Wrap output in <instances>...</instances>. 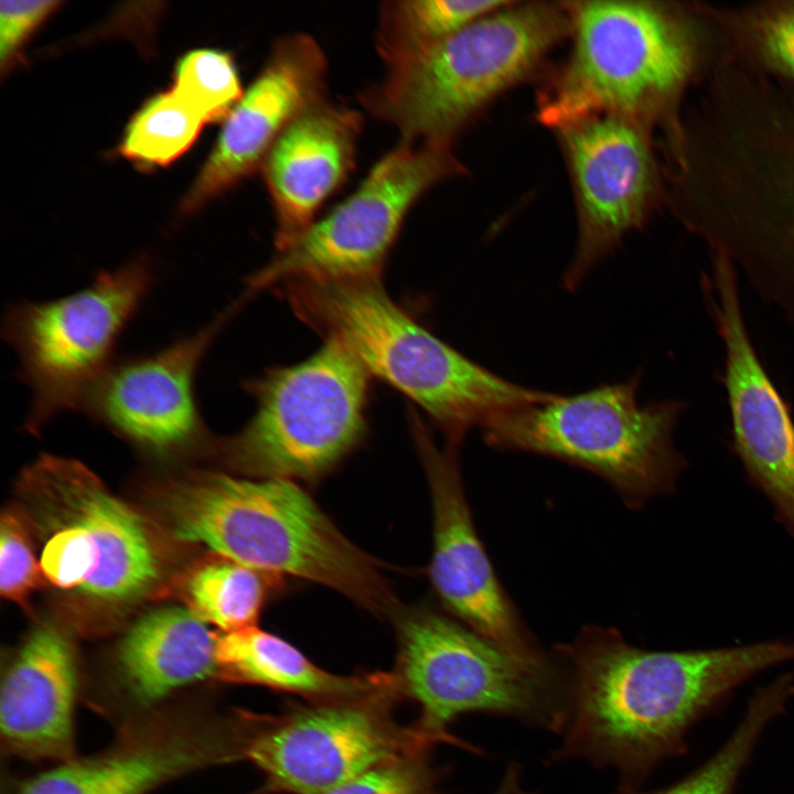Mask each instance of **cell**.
I'll list each match as a JSON object with an SVG mask.
<instances>
[{
	"label": "cell",
	"mask_w": 794,
	"mask_h": 794,
	"mask_svg": "<svg viewBox=\"0 0 794 794\" xmlns=\"http://www.w3.org/2000/svg\"><path fill=\"white\" fill-rule=\"evenodd\" d=\"M217 677L300 694L324 701L390 696L395 674L340 676L310 662L287 641L257 626L218 636Z\"/></svg>",
	"instance_id": "22"
},
{
	"label": "cell",
	"mask_w": 794,
	"mask_h": 794,
	"mask_svg": "<svg viewBox=\"0 0 794 794\" xmlns=\"http://www.w3.org/2000/svg\"><path fill=\"white\" fill-rule=\"evenodd\" d=\"M761 40L769 57L794 75V7L770 14L761 26Z\"/></svg>",
	"instance_id": "31"
},
{
	"label": "cell",
	"mask_w": 794,
	"mask_h": 794,
	"mask_svg": "<svg viewBox=\"0 0 794 794\" xmlns=\"http://www.w3.org/2000/svg\"><path fill=\"white\" fill-rule=\"evenodd\" d=\"M393 620L398 690L419 704L417 727L433 742H457L448 726L470 712L507 716L561 731L566 680L551 659H521L455 618L431 609H400Z\"/></svg>",
	"instance_id": "6"
},
{
	"label": "cell",
	"mask_w": 794,
	"mask_h": 794,
	"mask_svg": "<svg viewBox=\"0 0 794 794\" xmlns=\"http://www.w3.org/2000/svg\"><path fill=\"white\" fill-rule=\"evenodd\" d=\"M77 664L73 646L58 629L43 625L25 640L1 686L2 747L26 760L75 757L73 710Z\"/></svg>",
	"instance_id": "20"
},
{
	"label": "cell",
	"mask_w": 794,
	"mask_h": 794,
	"mask_svg": "<svg viewBox=\"0 0 794 794\" xmlns=\"http://www.w3.org/2000/svg\"><path fill=\"white\" fill-rule=\"evenodd\" d=\"M154 282L148 257L97 273L85 288L46 301L12 303L2 336L18 356V377L31 393L25 427L40 430L76 410L117 358V342Z\"/></svg>",
	"instance_id": "10"
},
{
	"label": "cell",
	"mask_w": 794,
	"mask_h": 794,
	"mask_svg": "<svg viewBox=\"0 0 794 794\" xmlns=\"http://www.w3.org/2000/svg\"><path fill=\"white\" fill-rule=\"evenodd\" d=\"M194 709L148 713L109 748L31 780L20 794H147L196 771L244 759L247 729Z\"/></svg>",
	"instance_id": "15"
},
{
	"label": "cell",
	"mask_w": 794,
	"mask_h": 794,
	"mask_svg": "<svg viewBox=\"0 0 794 794\" xmlns=\"http://www.w3.org/2000/svg\"><path fill=\"white\" fill-rule=\"evenodd\" d=\"M43 576L28 530L19 516L9 512L0 528V591L18 604L25 605Z\"/></svg>",
	"instance_id": "28"
},
{
	"label": "cell",
	"mask_w": 794,
	"mask_h": 794,
	"mask_svg": "<svg viewBox=\"0 0 794 794\" xmlns=\"http://www.w3.org/2000/svg\"><path fill=\"white\" fill-rule=\"evenodd\" d=\"M324 701L248 732L244 759L269 791L319 794L367 771L415 758L433 741L395 723L383 698Z\"/></svg>",
	"instance_id": "12"
},
{
	"label": "cell",
	"mask_w": 794,
	"mask_h": 794,
	"mask_svg": "<svg viewBox=\"0 0 794 794\" xmlns=\"http://www.w3.org/2000/svg\"><path fill=\"white\" fill-rule=\"evenodd\" d=\"M363 117L324 98L299 115L266 154L260 171L276 219L277 251L316 219L354 168Z\"/></svg>",
	"instance_id": "19"
},
{
	"label": "cell",
	"mask_w": 794,
	"mask_h": 794,
	"mask_svg": "<svg viewBox=\"0 0 794 794\" xmlns=\"http://www.w3.org/2000/svg\"><path fill=\"white\" fill-rule=\"evenodd\" d=\"M326 56L314 37L293 33L278 39L259 74L224 119L184 210L194 211L260 169L286 128L326 98Z\"/></svg>",
	"instance_id": "18"
},
{
	"label": "cell",
	"mask_w": 794,
	"mask_h": 794,
	"mask_svg": "<svg viewBox=\"0 0 794 794\" xmlns=\"http://www.w3.org/2000/svg\"><path fill=\"white\" fill-rule=\"evenodd\" d=\"M701 292L725 347L723 384L732 449L750 483L771 504L776 522L794 539V419L763 367L744 322L738 273L716 251Z\"/></svg>",
	"instance_id": "13"
},
{
	"label": "cell",
	"mask_w": 794,
	"mask_h": 794,
	"mask_svg": "<svg viewBox=\"0 0 794 794\" xmlns=\"http://www.w3.org/2000/svg\"><path fill=\"white\" fill-rule=\"evenodd\" d=\"M205 124L172 88L150 98L132 117L119 151L142 165H167L193 144Z\"/></svg>",
	"instance_id": "26"
},
{
	"label": "cell",
	"mask_w": 794,
	"mask_h": 794,
	"mask_svg": "<svg viewBox=\"0 0 794 794\" xmlns=\"http://www.w3.org/2000/svg\"><path fill=\"white\" fill-rule=\"evenodd\" d=\"M218 636L191 609L148 612L127 632L117 651L116 699L143 709L174 690L218 673Z\"/></svg>",
	"instance_id": "21"
},
{
	"label": "cell",
	"mask_w": 794,
	"mask_h": 794,
	"mask_svg": "<svg viewBox=\"0 0 794 794\" xmlns=\"http://www.w3.org/2000/svg\"><path fill=\"white\" fill-rule=\"evenodd\" d=\"M571 32L567 3L512 2L415 56L358 94L401 141L451 144L494 97L526 77Z\"/></svg>",
	"instance_id": "4"
},
{
	"label": "cell",
	"mask_w": 794,
	"mask_h": 794,
	"mask_svg": "<svg viewBox=\"0 0 794 794\" xmlns=\"http://www.w3.org/2000/svg\"><path fill=\"white\" fill-rule=\"evenodd\" d=\"M557 655L565 664L567 704L562 741L550 760L614 768L623 787L637 790L658 763L686 751L695 723L750 678L792 661V648L774 639L650 651L615 629L591 625L557 645Z\"/></svg>",
	"instance_id": "1"
},
{
	"label": "cell",
	"mask_w": 794,
	"mask_h": 794,
	"mask_svg": "<svg viewBox=\"0 0 794 794\" xmlns=\"http://www.w3.org/2000/svg\"><path fill=\"white\" fill-rule=\"evenodd\" d=\"M794 697V676L783 674L757 689L730 738L704 764L664 788L640 792L622 787L615 794H733L739 775L750 760L764 728Z\"/></svg>",
	"instance_id": "24"
},
{
	"label": "cell",
	"mask_w": 794,
	"mask_h": 794,
	"mask_svg": "<svg viewBox=\"0 0 794 794\" xmlns=\"http://www.w3.org/2000/svg\"><path fill=\"white\" fill-rule=\"evenodd\" d=\"M264 576L226 558L206 564L187 579L190 609L226 633L255 626L267 593Z\"/></svg>",
	"instance_id": "25"
},
{
	"label": "cell",
	"mask_w": 794,
	"mask_h": 794,
	"mask_svg": "<svg viewBox=\"0 0 794 794\" xmlns=\"http://www.w3.org/2000/svg\"><path fill=\"white\" fill-rule=\"evenodd\" d=\"M512 2L394 0L382 4L376 47L387 67L401 63Z\"/></svg>",
	"instance_id": "23"
},
{
	"label": "cell",
	"mask_w": 794,
	"mask_h": 794,
	"mask_svg": "<svg viewBox=\"0 0 794 794\" xmlns=\"http://www.w3.org/2000/svg\"><path fill=\"white\" fill-rule=\"evenodd\" d=\"M60 1L0 2V69L2 75L18 61L24 44L58 9Z\"/></svg>",
	"instance_id": "30"
},
{
	"label": "cell",
	"mask_w": 794,
	"mask_h": 794,
	"mask_svg": "<svg viewBox=\"0 0 794 794\" xmlns=\"http://www.w3.org/2000/svg\"><path fill=\"white\" fill-rule=\"evenodd\" d=\"M172 88L206 124L225 119L244 93L232 55L214 49L185 54L176 64Z\"/></svg>",
	"instance_id": "27"
},
{
	"label": "cell",
	"mask_w": 794,
	"mask_h": 794,
	"mask_svg": "<svg viewBox=\"0 0 794 794\" xmlns=\"http://www.w3.org/2000/svg\"><path fill=\"white\" fill-rule=\"evenodd\" d=\"M463 173L451 144L400 140L354 192L251 275L248 290L296 279L379 278L414 205L433 185Z\"/></svg>",
	"instance_id": "11"
},
{
	"label": "cell",
	"mask_w": 794,
	"mask_h": 794,
	"mask_svg": "<svg viewBox=\"0 0 794 794\" xmlns=\"http://www.w3.org/2000/svg\"><path fill=\"white\" fill-rule=\"evenodd\" d=\"M162 508L181 540L262 573L323 584L377 616L400 610L379 562L292 480L206 473L170 487Z\"/></svg>",
	"instance_id": "2"
},
{
	"label": "cell",
	"mask_w": 794,
	"mask_h": 794,
	"mask_svg": "<svg viewBox=\"0 0 794 794\" xmlns=\"http://www.w3.org/2000/svg\"><path fill=\"white\" fill-rule=\"evenodd\" d=\"M432 505L429 577L460 622L512 655L532 663L549 656L524 624L501 584L474 526L460 474L458 449L440 450L425 428L415 430Z\"/></svg>",
	"instance_id": "14"
},
{
	"label": "cell",
	"mask_w": 794,
	"mask_h": 794,
	"mask_svg": "<svg viewBox=\"0 0 794 794\" xmlns=\"http://www.w3.org/2000/svg\"><path fill=\"white\" fill-rule=\"evenodd\" d=\"M639 378L502 411L483 426L487 446L536 453L604 480L633 509L675 491L688 462L676 448L686 409L677 399L639 401Z\"/></svg>",
	"instance_id": "5"
},
{
	"label": "cell",
	"mask_w": 794,
	"mask_h": 794,
	"mask_svg": "<svg viewBox=\"0 0 794 794\" xmlns=\"http://www.w3.org/2000/svg\"><path fill=\"white\" fill-rule=\"evenodd\" d=\"M44 534L40 566L60 589L104 604L132 602L160 576L143 518L77 461L43 455L24 475Z\"/></svg>",
	"instance_id": "9"
},
{
	"label": "cell",
	"mask_w": 794,
	"mask_h": 794,
	"mask_svg": "<svg viewBox=\"0 0 794 794\" xmlns=\"http://www.w3.org/2000/svg\"><path fill=\"white\" fill-rule=\"evenodd\" d=\"M243 300L159 351L116 358L76 410L152 452L192 446L205 436L195 394L200 364Z\"/></svg>",
	"instance_id": "17"
},
{
	"label": "cell",
	"mask_w": 794,
	"mask_h": 794,
	"mask_svg": "<svg viewBox=\"0 0 794 794\" xmlns=\"http://www.w3.org/2000/svg\"><path fill=\"white\" fill-rule=\"evenodd\" d=\"M493 794H533L523 785L521 766L509 763Z\"/></svg>",
	"instance_id": "32"
},
{
	"label": "cell",
	"mask_w": 794,
	"mask_h": 794,
	"mask_svg": "<svg viewBox=\"0 0 794 794\" xmlns=\"http://www.w3.org/2000/svg\"><path fill=\"white\" fill-rule=\"evenodd\" d=\"M369 375L346 347L325 340L307 360L248 380L256 409L224 441L226 458L258 479H318L362 440Z\"/></svg>",
	"instance_id": "7"
},
{
	"label": "cell",
	"mask_w": 794,
	"mask_h": 794,
	"mask_svg": "<svg viewBox=\"0 0 794 794\" xmlns=\"http://www.w3.org/2000/svg\"><path fill=\"white\" fill-rule=\"evenodd\" d=\"M791 647H792V661H794V642L791 643Z\"/></svg>",
	"instance_id": "33"
},
{
	"label": "cell",
	"mask_w": 794,
	"mask_h": 794,
	"mask_svg": "<svg viewBox=\"0 0 794 794\" xmlns=\"http://www.w3.org/2000/svg\"><path fill=\"white\" fill-rule=\"evenodd\" d=\"M282 285L299 319L411 399L447 444L459 447L466 432L491 417L551 396L492 373L437 337L387 294L379 278Z\"/></svg>",
	"instance_id": "3"
},
{
	"label": "cell",
	"mask_w": 794,
	"mask_h": 794,
	"mask_svg": "<svg viewBox=\"0 0 794 794\" xmlns=\"http://www.w3.org/2000/svg\"><path fill=\"white\" fill-rule=\"evenodd\" d=\"M433 776L409 758L380 765L319 794H432Z\"/></svg>",
	"instance_id": "29"
},
{
	"label": "cell",
	"mask_w": 794,
	"mask_h": 794,
	"mask_svg": "<svg viewBox=\"0 0 794 794\" xmlns=\"http://www.w3.org/2000/svg\"><path fill=\"white\" fill-rule=\"evenodd\" d=\"M572 49L540 98L538 118L555 129L611 114L641 121L685 79L690 52L674 20L636 1L567 2Z\"/></svg>",
	"instance_id": "8"
},
{
	"label": "cell",
	"mask_w": 794,
	"mask_h": 794,
	"mask_svg": "<svg viewBox=\"0 0 794 794\" xmlns=\"http://www.w3.org/2000/svg\"><path fill=\"white\" fill-rule=\"evenodd\" d=\"M570 170L578 242L562 278L576 290L647 214L655 167L641 121L596 115L557 129Z\"/></svg>",
	"instance_id": "16"
}]
</instances>
